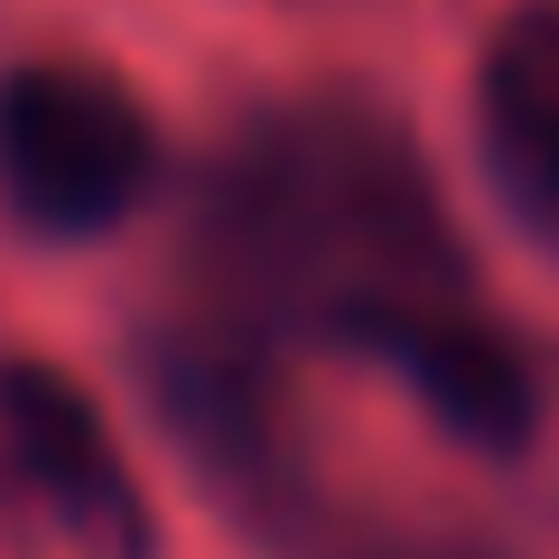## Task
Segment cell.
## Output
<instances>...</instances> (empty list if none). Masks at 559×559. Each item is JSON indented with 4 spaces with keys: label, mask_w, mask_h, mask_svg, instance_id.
I'll return each instance as SVG.
<instances>
[{
    "label": "cell",
    "mask_w": 559,
    "mask_h": 559,
    "mask_svg": "<svg viewBox=\"0 0 559 559\" xmlns=\"http://www.w3.org/2000/svg\"><path fill=\"white\" fill-rule=\"evenodd\" d=\"M234 215L252 224L261 261L299 271L326 299V326L392 299H448V242L429 178L392 131L364 121H289L234 178Z\"/></svg>",
    "instance_id": "obj_1"
},
{
    "label": "cell",
    "mask_w": 559,
    "mask_h": 559,
    "mask_svg": "<svg viewBox=\"0 0 559 559\" xmlns=\"http://www.w3.org/2000/svg\"><path fill=\"white\" fill-rule=\"evenodd\" d=\"M159 140L131 84L75 57H38L0 75V197L38 234H112L150 197Z\"/></svg>",
    "instance_id": "obj_2"
},
{
    "label": "cell",
    "mask_w": 559,
    "mask_h": 559,
    "mask_svg": "<svg viewBox=\"0 0 559 559\" xmlns=\"http://www.w3.org/2000/svg\"><path fill=\"white\" fill-rule=\"evenodd\" d=\"M336 336H355L364 355H382L466 448H485V457H513V448L532 439L540 382H532V364H522V345H503L476 308H457V299H392V308L345 318Z\"/></svg>",
    "instance_id": "obj_3"
},
{
    "label": "cell",
    "mask_w": 559,
    "mask_h": 559,
    "mask_svg": "<svg viewBox=\"0 0 559 559\" xmlns=\"http://www.w3.org/2000/svg\"><path fill=\"white\" fill-rule=\"evenodd\" d=\"M0 439L20 476L47 495V513L103 559H150V503L121 466L103 411L57 373V364H0Z\"/></svg>",
    "instance_id": "obj_4"
},
{
    "label": "cell",
    "mask_w": 559,
    "mask_h": 559,
    "mask_svg": "<svg viewBox=\"0 0 559 559\" xmlns=\"http://www.w3.org/2000/svg\"><path fill=\"white\" fill-rule=\"evenodd\" d=\"M476 112H485V159H495L513 215L540 242H559V0H522L495 28Z\"/></svg>",
    "instance_id": "obj_5"
}]
</instances>
